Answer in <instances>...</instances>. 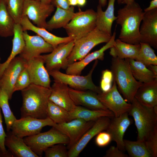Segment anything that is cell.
I'll return each instance as SVG.
<instances>
[{"mask_svg":"<svg viewBox=\"0 0 157 157\" xmlns=\"http://www.w3.org/2000/svg\"><path fill=\"white\" fill-rule=\"evenodd\" d=\"M144 14L140 5L135 1L119 9L115 20L121 27L118 39L126 43L139 44V29Z\"/></svg>","mask_w":157,"mask_h":157,"instance_id":"6da1fadb","label":"cell"},{"mask_svg":"<svg viewBox=\"0 0 157 157\" xmlns=\"http://www.w3.org/2000/svg\"><path fill=\"white\" fill-rule=\"evenodd\" d=\"M21 91L22 99L21 117L43 119L48 117L47 108L51 88L31 83Z\"/></svg>","mask_w":157,"mask_h":157,"instance_id":"7a4b0ae2","label":"cell"},{"mask_svg":"<svg viewBox=\"0 0 157 157\" xmlns=\"http://www.w3.org/2000/svg\"><path fill=\"white\" fill-rule=\"evenodd\" d=\"M111 71L113 80L125 100L131 103L142 83L134 78L129 65V58L120 59L112 58Z\"/></svg>","mask_w":157,"mask_h":157,"instance_id":"3957f363","label":"cell"},{"mask_svg":"<svg viewBox=\"0 0 157 157\" xmlns=\"http://www.w3.org/2000/svg\"><path fill=\"white\" fill-rule=\"evenodd\" d=\"M131 104L128 113L134 121L138 133L137 140L145 141L157 126V107L150 108L144 106L135 98Z\"/></svg>","mask_w":157,"mask_h":157,"instance_id":"277c9868","label":"cell"},{"mask_svg":"<svg viewBox=\"0 0 157 157\" xmlns=\"http://www.w3.org/2000/svg\"><path fill=\"white\" fill-rule=\"evenodd\" d=\"M111 36L96 27L84 36L74 41V46L68 58V65L81 60L98 44L108 42Z\"/></svg>","mask_w":157,"mask_h":157,"instance_id":"5b68a950","label":"cell"},{"mask_svg":"<svg viewBox=\"0 0 157 157\" xmlns=\"http://www.w3.org/2000/svg\"><path fill=\"white\" fill-rule=\"evenodd\" d=\"M52 128L44 132L24 137V142L39 157H41L45 150L57 144H68V137L56 128Z\"/></svg>","mask_w":157,"mask_h":157,"instance_id":"8992f818","label":"cell"},{"mask_svg":"<svg viewBox=\"0 0 157 157\" xmlns=\"http://www.w3.org/2000/svg\"><path fill=\"white\" fill-rule=\"evenodd\" d=\"M96 12L92 9L79 10L64 28L68 36L75 41L84 36L96 27Z\"/></svg>","mask_w":157,"mask_h":157,"instance_id":"52a82bcc","label":"cell"},{"mask_svg":"<svg viewBox=\"0 0 157 157\" xmlns=\"http://www.w3.org/2000/svg\"><path fill=\"white\" fill-rule=\"evenodd\" d=\"M98 60H95L89 73L85 76L65 74L60 70H52L48 72L54 79V81L64 83L72 88L81 90H88L97 94L102 92L100 88L96 85L92 79V73L97 66Z\"/></svg>","mask_w":157,"mask_h":157,"instance_id":"ba28073f","label":"cell"},{"mask_svg":"<svg viewBox=\"0 0 157 157\" xmlns=\"http://www.w3.org/2000/svg\"><path fill=\"white\" fill-rule=\"evenodd\" d=\"M56 124L48 117L43 119L30 117H21L15 121L11 130L15 135L23 138L40 133L45 126L54 127Z\"/></svg>","mask_w":157,"mask_h":157,"instance_id":"9c48e42d","label":"cell"},{"mask_svg":"<svg viewBox=\"0 0 157 157\" xmlns=\"http://www.w3.org/2000/svg\"><path fill=\"white\" fill-rule=\"evenodd\" d=\"M54 9L52 3L43 4L40 0H24L22 17L26 16L36 26L46 29V19Z\"/></svg>","mask_w":157,"mask_h":157,"instance_id":"30bf717a","label":"cell"},{"mask_svg":"<svg viewBox=\"0 0 157 157\" xmlns=\"http://www.w3.org/2000/svg\"><path fill=\"white\" fill-rule=\"evenodd\" d=\"M98 98L107 108L113 113L114 116L119 117L123 114L128 113L131 104L124 99L119 92L117 85L113 80L111 88L106 92L97 94Z\"/></svg>","mask_w":157,"mask_h":157,"instance_id":"8fae6325","label":"cell"},{"mask_svg":"<svg viewBox=\"0 0 157 157\" xmlns=\"http://www.w3.org/2000/svg\"><path fill=\"white\" fill-rule=\"evenodd\" d=\"M74 45L73 40L60 44L54 48L50 53L41 55L43 58L45 67L48 71L66 69L68 64V58Z\"/></svg>","mask_w":157,"mask_h":157,"instance_id":"7c38bea8","label":"cell"},{"mask_svg":"<svg viewBox=\"0 0 157 157\" xmlns=\"http://www.w3.org/2000/svg\"><path fill=\"white\" fill-rule=\"evenodd\" d=\"M26 61L19 56L16 57L4 71L0 78V88L7 94L10 100L14 91V85L21 72L26 67Z\"/></svg>","mask_w":157,"mask_h":157,"instance_id":"4fadbf2b","label":"cell"},{"mask_svg":"<svg viewBox=\"0 0 157 157\" xmlns=\"http://www.w3.org/2000/svg\"><path fill=\"white\" fill-rule=\"evenodd\" d=\"M95 121H86L75 118L69 121L56 124L54 127L66 135L69 142L67 148L69 150L81 138L94 124Z\"/></svg>","mask_w":157,"mask_h":157,"instance_id":"5bb4252c","label":"cell"},{"mask_svg":"<svg viewBox=\"0 0 157 157\" xmlns=\"http://www.w3.org/2000/svg\"><path fill=\"white\" fill-rule=\"evenodd\" d=\"M23 36L25 45L19 56L26 62L42 53H50L53 49L51 45L38 35H31L25 31H23Z\"/></svg>","mask_w":157,"mask_h":157,"instance_id":"9a60e30c","label":"cell"},{"mask_svg":"<svg viewBox=\"0 0 157 157\" xmlns=\"http://www.w3.org/2000/svg\"><path fill=\"white\" fill-rule=\"evenodd\" d=\"M139 29L140 42L157 48V8L144 12Z\"/></svg>","mask_w":157,"mask_h":157,"instance_id":"2e32d148","label":"cell"},{"mask_svg":"<svg viewBox=\"0 0 157 157\" xmlns=\"http://www.w3.org/2000/svg\"><path fill=\"white\" fill-rule=\"evenodd\" d=\"M44 64L40 55L27 62L26 68L31 83L50 88L51 80Z\"/></svg>","mask_w":157,"mask_h":157,"instance_id":"e0dca14e","label":"cell"},{"mask_svg":"<svg viewBox=\"0 0 157 157\" xmlns=\"http://www.w3.org/2000/svg\"><path fill=\"white\" fill-rule=\"evenodd\" d=\"M110 118L101 117L95 121L92 126L82 136L77 142L68 150V157H77L94 136L101 131L107 129Z\"/></svg>","mask_w":157,"mask_h":157,"instance_id":"ac0fdd59","label":"cell"},{"mask_svg":"<svg viewBox=\"0 0 157 157\" xmlns=\"http://www.w3.org/2000/svg\"><path fill=\"white\" fill-rule=\"evenodd\" d=\"M128 113H125L119 117L113 116L110 119L106 130L111 135L112 140L114 141L117 147L123 151L125 149L123 137L126 130L132 123V120L129 117Z\"/></svg>","mask_w":157,"mask_h":157,"instance_id":"d6986e66","label":"cell"},{"mask_svg":"<svg viewBox=\"0 0 157 157\" xmlns=\"http://www.w3.org/2000/svg\"><path fill=\"white\" fill-rule=\"evenodd\" d=\"M116 35L115 31L109 41L99 49L88 54L80 60L69 65L65 69L66 74L81 75L84 68L93 61L103 60L105 51L113 47L115 44Z\"/></svg>","mask_w":157,"mask_h":157,"instance_id":"ffe728a7","label":"cell"},{"mask_svg":"<svg viewBox=\"0 0 157 157\" xmlns=\"http://www.w3.org/2000/svg\"><path fill=\"white\" fill-rule=\"evenodd\" d=\"M69 95L76 106L94 110H108L99 100L97 94L88 90H81L68 87Z\"/></svg>","mask_w":157,"mask_h":157,"instance_id":"44dd1931","label":"cell"},{"mask_svg":"<svg viewBox=\"0 0 157 157\" xmlns=\"http://www.w3.org/2000/svg\"><path fill=\"white\" fill-rule=\"evenodd\" d=\"M23 31H31L42 38L46 42L51 45L53 49L60 44L73 40V38L68 36L61 37L48 32L46 29L38 27L33 24L27 17L23 16L20 22Z\"/></svg>","mask_w":157,"mask_h":157,"instance_id":"7402d4cb","label":"cell"},{"mask_svg":"<svg viewBox=\"0 0 157 157\" xmlns=\"http://www.w3.org/2000/svg\"><path fill=\"white\" fill-rule=\"evenodd\" d=\"M68 86L58 82L54 81L51 86L49 100L68 111H71L76 105L69 95Z\"/></svg>","mask_w":157,"mask_h":157,"instance_id":"603a6c76","label":"cell"},{"mask_svg":"<svg viewBox=\"0 0 157 157\" xmlns=\"http://www.w3.org/2000/svg\"><path fill=\"white\" fill-rule=\"evenodd\" d=\"M6 134L5 145L14 157H39L26 145L23 138L17 136L10 131Z\"/></svg>","mask_w":157,"mask_h":157,"instance_id":"cb8c5ba5","label":"cell"},{"mask_svg":"<svg viewBox=\"0 0 157 157\" xmlns=\"http://www.w3.org/2000/svg\"><path fill=\"white\" fill-rule=\"evenodd\" d=\"M134 98L144 106L150 108L157 107V78L151 82L142 83Z\"/></svg>","mask_w":157,"mask_h":157,"instance_id":"d4e9b609","label":"cell"},{"mask_svg":"<svg viewBox=\"0 0 157 157\" xmlns=\"http://www.w3.org/2000/svg\"><path fill=\"white\" fill-rule=\"evenodd\" d=\"M115 0H109L106 9L103 11L99 4L97 7L96 27L109 35H112L113 24L117 19L114 14Z\"/></svg>","mask_w":157,"mask_h":157,"instance_id":"484cf974","label":"cell"},{"mask_svg":"<svg viewBox=\"0 0 157 157\" xmlns=\"http://www.w3.org/2000/svg\"><path fill=\"white\" fill-rule=\"evenodd\" d=\"M140 48V43L138 44H131L117 39L115 40L113 46L110 48L109 53L113 58L135 60Z\"/></svg>","mask_w":157,"mask_h":157,"instance_id":"4316f807","label":"cell"},{"mask_svg":"<svg viewBox=\"0 0 157 157\" xmlns=\"http://www.w3.org/2000/svg\"><path fill=\"white\" fill-rule=\"evenodd\" d=\"M69 112L71 120L79 118L86 121H95L102 117L114 116L113 112L109 110L91 109L76 105Z\"/></svg>","mask_w":157,"mask_h":157,"instance_id":"83f0119b","label":"cell"},{"mask_svg":"<svg viewBox=\"0 0 157 157\" xmlns=\"http://www.w3.org/2000/svg\"><path fill=\"white\" fill-rule=\"evenodd\" d=\"M23 31L20 24L15 23L11 53L5 62L2 63H0V78L8 65L17 55L21 53L24 48L25 42L23 36Z\"/></svg>","mask_w":157,"mask_h":157,"instance_id":"f1b7e54d","label":"cell"},{"mask_svg":"<svg viewBox=\"0 0 157 157\" xmlns=\"http://www.w3.org/2000/svg\"><path fill=\"white\" fill-rule=\"evenodd\" d=\"M56 11L51 18L47 22L46 29L51 30L65 27L75 15L74 8L70 6L68 9L56 7Z\"/></svg>","mask_w":157,"mask_h":157,"instance_id":"f546056e","label":"cell"},{"mask_svg":"<svg viewBox=\"0 0 157 157\" xmlns=\"http://www.w3.org/2000/svg\"><path fill=\"white\" fill-rule=\"evenodd\" d=\"M130 69L134 78L142 83L151 82L157 78L155 75L144 64L134 59H129Z\"/></svg>","mask_w":157,"mask_h":157,"instance_id":"4dcf8cb0","label":"cell"},{"mask_svg":"<svg viewBox=\"0 0 157 157\" xmlns=\"http://www.w3.org/2000/svg\"><path fill=\"white\" fill-rule=\"evenodd\" d=\"M15 24L8 11L6 4L0 1V36L7 37L13 35Z\"/></svg>","mask_w":157,"mask_h":157,"instance_id":"1f68e13d","label":"cell"},{"mask_svg":"<svg viewBox=\"0 0 157 157\" xmlns=\"http://www.w3.org/2000/svg\"><path fill=\"white\" fill-rule=\"evenodd\" d=\"M125 150L131 157H152L145 141H132L124 139Z\"/></svg>","mask_w":157,"mask_h":157,"instance_id":"d6a6232c","label":"cell"},{"mask_svg":"<svg viewBox=\"0 0 157 157\" xmlns=\"http://www.w3.org/2000/svg\"><path fill=\"white\" fill-rule=\"evenodd\" d=\"M47 113L48 117L57 124L71 120L69 111L49 100L48 104Z\"/></svg>","mask_w":157,"mask_h":157,"instance_id":"836d02e7","label":"cell"},{"mask_svg":"<svg viewBox=\"0 0 157 157\" xmlns=\"http://www.w3.org/2000/svg\"><path fill=\"white\" fill-rule=\"evenodd\" d=\"M9 100L6 93L0 88V107L4 115L7 131H10L12 125L17 119L10 108Z\"/></svg>","mask_w":157,"mask_h":157,"instance_id":"e575fe53","label":"cell"},{"mask_svg":"<svg viewBox=\"0 0 157 157\" xmlns=\"http://www.w3.org/2000/svg\"><path fill=\"white\" fill-rule=\"evenodd\" d=\"M140 48L135 60L142 63L146 66L157 65V57L155 51L149 44L140 42Z\"/></svg>","mask_w":157,"mask_h":157,"instance_id":"d590c367","label":"cell"},{"mask_svg":"<svg viewBox=\"0 0 157 157\" xmlns=\"http://www.w3.org/2000/svg\"><path fill=\"white\" fill-rule=\"evenodd\" d=\"M24 0H8L6 3L8 12L15 23H20L22 17Z\"/></svg>","mask_w":157,"mask_h":157,"instance_id":"8d00e7d4","label":"cell"},{"mask_svg":"<svg viewBox=\"0 0 157 157\" xmlns=\"http://www.w3.org/2000/svg\"><path fill=\"white\" fill-rule=\"evenodd\" d=\"M68 150L63 144H57L47 149L44 151L46 157H68Z\"/></svg>","mask_w":157,"mask_h":157,"instance_id":"74e56055","label":"cell"},{"mask_svg":"<svg viewBox=\"0 0 157 157\" xmlns=\"http://www.w3.org/2000/svg\"><path fill=\"white\" fill-rule=\"evenodd\" d=\"M31 84L30 77L26 67L19 75L14 85V91L22 90Z\"/></svg>","mask_w":157,"mask_h":157,"instance_id":"f35d334b","label":"cell"},{"mask_svg":"<svg viewBox=\"0 0 157 157\" xmlns=\"http://www.w3.org/2000/svg\"><path fill=\"white\" fill-rule=\"evenodd\" d=\"M152 157L157 156V126L151 132L145 141Z\"/></svg>","mask_w":157,"mask_h":157,"instance_id":"ab89813d","label":"cell"},{"mask_svg":"<svg viewBox=\"0 0 157 157\" xmlns=\"http://www.w3.org/2000/svg\"><path fill=\"white\" fill-rule=\"evenodd\" d=\"M101 74L100 88L102 92H106L112 86L113 80V74L111 71L108 69L103 70Z\"/></svg>","mask_w":157,"mask_h":157,"instance_id":"60d3db41","label":"cell"},{"mask_svg":"<svg viewBox=\"0 0 157 157\" xmlns=\"http://www.w3.org/2000/svg\"><path fill=\"white\" fill-rule=\"evenodd\" d=\"M112 140L110 135L107 132H100L97 135L95 139L96 145L100 147L108 145Z\"/></svg>","mask_w":157,"mask_h":157,"instance_id":"b9f144b4","label":"cell"},{"mask_svg":"<svg viewBox=\"0 0 157 157\" xmlns=\"http://www.w3.org/2000/svg\"><path fill=\"white\" fill-rule=\"evenodd\" d=\"M128 155L125 154L117 146H111L106 151L104 157H128Z\"/></svg>","mask_w":157,"mask_h":157,"instance_id":"7bdbcfd3","label":"cell"},{"mask_svg":"<svg viewBox=\"0 0 157 157\" xmlns=\"http://www.w3.org/2000/svg\"><path fill=\"white\" fill-rule=\"evenodd\" d=\"M6 136L2 125V117L1 113V108L0 107V151L4 153L7 152L5 147L4 142Z\"/></svg>","mask_w":157,"mask_h":157,"instance_id":"ee69618b","label":"cell"},{"mask_svg":"<svg viewBox=\"0 0 157 157\" xmlns=\"http://www.w3.org/2000/svg\"><path fill=\"white\" fill-rule=\"evenodd\" d=\"M51 2L54 6L64 9H68L70 6L69 4L68 0H52Z\"/></svg>","mask_w":157,"mask_h":157,"instance_id":"f6af8a7d","label":"cell"},{"mask_svg":"<svg viewBox=\"0 0 157 157\" xmlns=\"http://www.w3.org/2000/svg\"><path fill=\"white\" fill-rule=\"evenodd\" d=\"M157 8V0H152L149 6L144 10V12H147Z\"/></svg>","mask_w":157,"mask_h":157,"instance_id":"bcb514c9","label":"cell"},{"mask_svg":"<svg viewBox=\"0 0 157 157\" xmlns=\"http://www.w3.org/2000/svg\"><path fill=\"white\" fill-rule=\"evenodd\" d=\"M146 67L155 75L157 76V65H150Z\"/></svg>","mask_w":157,"mask_h":157,"instance_id":"7dc6e473","label":"cell"},{"mask_svg":"<svg viewBox=\"0 0 157 157\" xmlns=\"http://www.w3.org/2000/svg\"><path fill=\"white\" fill-rule=\"evenodd\" d=\"M0 157H14V156L8 149L6 153H4L0 151Z\"/></svg>","mask_w":157,"mask_h":157,"instance_id":"c3c4849f","label":"cell"},{"mask_svg":"<svg viewBox=\"0 0 157 157\" xmlns=\"http://www.w3.org/2000/svg\"><path fill=\"white\" fill-rule=\"evenodd\" d=\"M86 2V0H77V5L82 7L85 5Z\"/></svg>","mask_w":157,"mask_h":157,"instance_id":"681fc988","label":"cell"},{"mask_svg":"<svg viewBox=\"0 0 157 157\" xmlns=\"http://www.w3.org/2000/svg\"><path fill=\"white\" fill-rule=\"evenodd\" d=\"M135 0H122V4L128 5L134 2Z\"/></svg>","mask_w":157,"mask_h":157,"instance_id":"f907efd6","label":"cell"},{"mask_svg":"<svg viewBox=\"0 0 157 157\" xmlns=\"http://www.w3.org/2000/svg\"><path fill=\"white\" fill-rule=\"evenodd\" d=\"M70 6H75L77 5V0H68Z\"/></svg>","mask_w":157,"mask_h":157,"instance_id":"816d5d0a","label":"cell"},{"mask_svg":"<svg viewBox=\"0 0 157 157\" xmlns=\"http://www.w3.org/2000/svg\"><path fill=\"white\" fill-rule=\"evenodd\" d=\"M107 0H99V5L102 7L105 6L107 4Z\"/></svg>","mask_w":157,"mask_h":157,"instance_id":"f5cc1de1","label":"cell"},{"mask_svg":"<svg viewBox=\"0 0 157 157\" xmlns=\"http://www.w3.org/2000/svg\"><path fill=\"white\" fill-rule=\"evenodd\" d=\"M40 1L43 4H49L51 3L52 0H40Z\"/></svg>","mask_w":157,"mask_h":157,"instance_id":"db71d44e","label":"cell"},{"mask_svg":"<svg viewBox=\"0 0 157 157\" xmlns=\"http://www.w3.org/2000/svg\"><path fill=\"white\" fill-rule=\"evenodd\" d=\"M122 0H117V2L118 4H122Z\"/></svg>","mask_w":157,"mask_h":157,"instance_id":"11a10c76","label":"cell"},{"mask_svg":"<svg viewBox=\"0 0 157 157\" xmlns=\"http://www.w3.org/2000/svg\"><path fill=\"white\" fill-rule=\"evenodd\" d=\"M7 1L8 0H0V1H4V2L6 4L7 2Z\"/></svg>","mask_w":157,"mask_h":157,"instance_id":"9f6ffc18","label":"cell"},{"mask_svg":"<svg viewBox=\"0 0 157 157\" xmlns=\"http://www.w3.org/2000/svg\"><path fill=\"white\" fill-rule=\"evenodd\" d=\"M1 60V58H0V62Z\"/></svg>","mask_w":157,"mask_h":157,"instance_id":"6f0895ef","label":"cell"}]
</instances>
